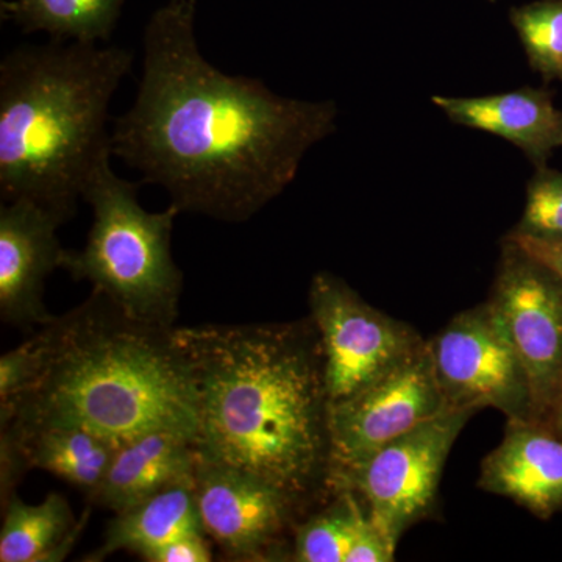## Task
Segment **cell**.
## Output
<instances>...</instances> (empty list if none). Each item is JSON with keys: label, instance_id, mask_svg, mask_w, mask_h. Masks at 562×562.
<instances>
[{"label": "cell", "instance_id": "6da1fadb", "mask_svg": "<svg viewBox=\"0 0 562 562\" xmlns=\"http://www.w3.org/2000/svg\"><path fill=\"white\" fill-rule=\"evenodd\" d=\"M195 0H169L144 31L143 77L114 121L113 155L160 184L180 213L246 222L294 181L336 128L333 102L288 99L203 58Z\"/></svg>", "mask_w": 562, "mask_h": 562}, {"label": "cell", "instance_id": "7a4b0ae2", "mask_svg": "<svg viewBox=\"0 0 562 562\" xmlns=\"http://www.w3.org/2000/svg\"><path fill=\"white\" fill-rule=\"evenodd\" d=\"M198 402L203 460L250 473L308 516L335 495L319 331L284 324L173 327Z\"/></svg>", "mask_w": 562, "mask_h": 562}, {"label": "cell", "instance_id": "3957f363", "mask_svg": "<svg viewBox=\"0 0 562 562\" xmlns=\"http://www.w3.org/2000/svg\"><path fill=\"white\" fill-rule=\"evenodd\" d=\"M46 371L0 424H74L122 443L151 430L198 435L190 369L172 328L132 319L101 292L50 321Z\"/></svg>", "mask_w": 562, "mask_h": 562}, {"label": "cell", "instance_id": "277c9868", "mask_svg": "<svg viewBox=\"0 0 562 562\" xmlns=\"http://www.w3.org/2000/svg\"><path fill=\"white\" fill-rule=\"evenodd\" d=\"M133 52L58 43L14 49L0 63V198L31 201L68 222L113 155L111 98Z\"/></svg>", "mask_w": 562, "mask_h": 562}, {"label": "cell", "instance_id": "5b68a950", "mask_svg": "<svg viewBox=\"0 0 562 562\" xmlns=\"http://www.w3.org/2000/svg\"><path fill=\"white\" fill-rule=\"evenodd\" d=\"M139 183L120 179L110 160L91 177L83 201L92 225L81 250H65L61 269L88 281L132 319L157 327H176L183 272L172 257L173 221L180 210L160 213L138 202Z\"/></svg>", "mask_w": 562, "mask_h": 562}, {"label": "cell", "instance_id": "8992f818", "mask_svg": "<svg viewBox=\"0 0 562 562\" xmlns=\"http://www.w3.org/2000/svg\"><path fill=\"white\" fill-rule=\"evenodd\" d=\"M473 409H447L392 439L333 490L357 492L376 524L395 543L403 532L430 517L438 501L443 465Z\"/></svg>", "mask_w": 562, "mask_h": 562}, {"label": "cell", "instance_id": "52a82bcc", "mask_svg": "<svg viewBox=\"0 0 562 562\" xmlns=\"http://www.w3.org/2000/svg\"><path fill=\"white\" fill-rule=\"evenodd\" d=\"M308 303L331 406L371 386L425 342L408 324L373 308L330 272L313 277Z\"/></svg>", "mask_w": 562, "mask_h": 562}, {"label": "cell", "instance_id": "ba28073f", "mask_svg": "<svg viewBox=\"0 0 562 562\" xmlns=\"http://www.w3.org/2000/svg\"><path fill=\"white\" fill-rule=\"evenodd\" d=\"M428 344L447 409L494 408L508 420H535L524 362L490 301L454 316Z\"/></svg>", "mask_w": 562, "mask_h": 562}, {"label": "cell", "instance_id": "9c48e42d", "mask_svg": "<svg viewBox=\"0 0 562 562\" xmlns=\"http://www.w3.org/2000/svg\"><path fill=\"white\" fill-rule=\"evenodd\" d=\"M490 302L524 362L535 420L553 427L562 398V280L506 236Z\"/></svg>", "mask_w": 562, "mask_h": 562}, {"label": "cell", "instance_id": "30bf717a", "mask_svg": "<svg viewBox=\"0 0 562 562\" xmlns=\"http://www.w3.org/2000/svg\"><path fill=\"white\" fill-rule=\"evenodd\" d=\"M194 494L203 532L228 561H292L306 516L279 487L199 457Z\"/></svg>", "mask_w": 562, "mask_h": 562}, {"label": "cell", "instance_id": "8fae6325", "mask_svg": "<svg viewBox=\"0 0 562 562\" xmlns=\"http://www.w3.org/2000/svg\"><path fill=\"white\" fill-rule=\"evenodd\" d=\"M447 412L425 341L397 368L331 406L333 484L392 439Z\"/></svg>", "mask_w": 562, "mask_h": 562}, {"label": "cell", "instance_id": "7c38bea8", "mask_svg": "<svg viewBox=\"0 0 562 562\" xmlns=\"http://www.w3.org/2000/svg\"><path fill=\"white\" fill-rule=\"evenodd\" d=\"M65 221L38 203L0 206V317L32 330L54 319L44 305L47 277L61 268L65 250L57 232Z\"/></svg>", "mask_w": 562, "mask_h": 562}, {"label": "cell", "instance_id": "4fadbf2b", "mask_svg": "<svg viewBox=\"0 0 562 562\" xmlns=\"http://www.w3.org/2000/svg\"><path fill=\"white\" fill-rule=\"evenodd\" d=\"M479 487L550 519L562 508L561 436L541 422L508 420L501 446L484 458Z\"/></svg>", "mask_w": 562, "mask_h": 562}, {"label": "cell", "instance_id": "5bb4252c", "mask_svg": "<svg viewBox=\"0 0 562 562\" xmlns=\"http://www.w3.org/2000/svg\"><path fill=\"white\" fill-rule=\"evenodd\" d=\"M454 124L492 133L519 147L536 168H543L562 147V111L546 90L520 88L483 98H432Z\"/></svg>", "mask_w": 562, "mask_h": 562}, {"label": "cell", "instance_id": "9a60e30c", "mask_svg": "<svg viewBox=\"0 0 562 562\" xmlns=\"http://www.w3.org/2000/svg\"><path fill=\"white\" fill-rule=\"evenodd\" d=\"M199 452L194 438L151 430L120 443L91 503L120 513L172 484L192 479Z\"/></svg>", "mask_w": 562, "mask_h": 562}, {"label": "cell", "instance_id": "2e32d148", "mask_svg": "<svg viewBox=\"0 0 562 562\" xmlns=\"http://www.w3.org/2000/svg\"><path fill=\"white\" fill-rule=\"evenodd\" d=\"M0 435L7 436L20 449L31 471L49 472L85 492L90 501L98 494L120 446L80 425L52 422H5L0 424Z\"/></svg>", "mask_w": 562, "mask_h": 562}, {"label": "cell", "instance_id": "e0dca14e", "mask_svg": "<svg viewBox=\"0 0 562 562\" xmlns=\"http://www.w3.org/2000/svg\"><path fill=\"white\" fill-rule=\"evenodd\" d=\"M187 535H205L194 494V476L166 487L124 512L114 513L99 549L83 561L99 562L116 552L143 558L162 543Z\"/></svg>", "mask_w": 562, "mask_h": 562}, {"label": "cell", "instance_id": "ac0fdd59", "mask_svg": "<svg viewBox=\"0 0 562 562\" xmlns=\"http://www.w3.org/2000/svg\"><path fill=\"white\" fill-rule=\"evenodd\" d=\"M2 517L0 562H55L76 546L88 512L77 522L60 494L52 492L38 505L25 503L16 494L2 506Z\"/></svg>", "mask_w": 562, "mask_h": 562}, {"label": "cell", "instance_id": "d6986e66", "mask_svg": "<svg viewBox=\"0 0 562 562\" xmlns=\"http://www.w3.org/2000/svg\"><path fill=\"white\" fill-rule=\"evenodd\" d=\"M125 0H11L2 2L3 20L25 33L46 32L58 43L109 41Z\"/></svg>", "mask_w": 562, "mask_h": 562}, {"label": "cell", "instance_id": "ffe728a7", "mask_svg": "<svg viewBox=\"0 0 562 562\" xmlns=\"http://www.w3.org/2000/svg\"><path fill=\"white\" fill-rule=\"evenodd\" d=\"M366 513L368 506L357 492L336 491L295 528L292 561L346 562Z\"/></svg>", "mask_w": 562, "mask_h": 562}, {"label": "cell", "instance_id": "44dd1931", "mask_svg": "<svg viewBox=\"0 0 562 562\" xmlns=\"http://www.w3.org/2000/svg\"><path fill=\"white\" fill-rule=\"evenodd\" d=\"M509 20L531 68L543 80L562 81V0H538L516 7Z\"/></svg>", "mask_w": 562, "mask_h": 562}, {"label": "cell", "instance_id": "7402d4cb", "mask_svg": "<svg viewBox=\"0 0 562 562\" xmlns=\"http://www.w3.org/2000/svg\"><path fill=\"white\" fill-rule=\"evenodd\" d=\"M52 350L54 331L49 321L36 328L27 341L0 357V409L10 408L35 386L49 364Z\"/></svg>", "mask_w": 562, "mask_h": 562}, {"label": "cell", "instance_id": "603a6c76", "mask_svg": "<svg viewBox=\"0 0 562 562\" xmlns=\"http://www.w3.org/2000/svg\"><path fill=\"white\" fill-rule=\"evenodd\" d=\"M509 235L562 241V172L536 168L527 188L522 220Z\"/></svg>", "mask_w": 562, "mask_h": 562}, {"label": "cell", "instance_id": "cb8c5ba5", "mask_svg": "<svg viewBox=\"0 0 562 562\" xmlns=\"http://www.w3.org/2000/svg\"><path fill=\"white\" fill-rule=\"evenodd\" d=\"M397 543L366 513L351 543L346 562H391L395 560Z\"/></svg>", "mask_w": 562, "mask_h": 562}, {"label": "cell", "instance_id": "d4e9b609", "mask_svg": "<svg viewBox=\"0 0 562 562\" xmlns=\"http://www.w3.org/2000/svg\"><path fill=\"white\" fill-rule=\"evenodd\" d=\"M147 562H210L213 560L205 535H187L162 543L144 554Z\"/></svg>", "mask_w": 562, "mask_h": 562}, {"label": "cell", "instance_id": "484cf974", "mask_svg": "<svg viewBox=\"0 0 562 562\" xmlns=\"http://www.w3.org/2000/svg\"><path fill=\"white\" fill-rule=\"evenodd\" d=\"M519 244L532 257L538 258L562 280V241H541V239L524 238V236L506 235Z\"/></svg>", "mask_w": 562, "mask_h": 562}, {"label": "cell", "instance_id": "4316f807", "mask_svg": "<svg viewBox=\"0 0 562 562\" xmlns=\"http://www.w3.org/2000/svg\"><path fill=\"white\" fill-rule=\"evenodd\" d=\"M553 428L558 431V435L562 438V398L560 406H558L557 416H554Z\"/></svg>", "mask_w": 562, "mask_h": 562}]
</instances>
